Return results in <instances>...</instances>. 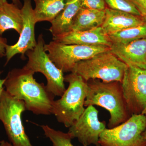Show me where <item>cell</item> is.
I'll list each match as a JSON object with an SVG mask.
<instances>
[{
	"label": "cell",
	"mask_w": 146,
	"mask_h": 146,
	"mask_svg": "<svg viewBox=\"0 0 146 146\" xmlns=\"http://www.w3.org/2000/svg\"><path fill=\"white\" fill-rule=\"evenodd\" d=\"M35 73L25 67L9 72L4 86L11 96L25 102L26 109L36 115L52 114L54 97L43 83L34 78Z\"/></svg>",
	"instance_id": "6da1fadb"
},
{
	"label": "cell",
	"mask_w": 146,
	"mask_h": 146,
	"mask_svg": "<svg viewBox=\"0 0 146 146\" xmlns=\"http://www.w3.org/2000/svg\"><path fill=\"white\" fill-rule=\"evenodd\" d=\"M87 82L88 90L84 106H97L107 110L110 115L109 128L119 125L130 118L121 82H105L99 79L90 80Z\"/></svg>",
	"instance_id": "7a4b0ae2"
},
{
	"label": "cell",
	"mask_w": 146,
	"mask_h": 146,
	"mask_svg": "<svg viewBox=\"0 0 146 146\" xmlns=\"http://www.w3.org/2000/svg\"><path fill=\"white\" fill-rule=\"evenodd\" d=\"M64 80L69 83V86L61 98L54 102L52 114L58 122L69 128L85 109L88 84L81 76L73 72L64 77Z\"/></svg>",
	"instance_id": "3957f363"
},
{
	"label": "cell",
	"mask_w": 146,
	"mask_h": 146,
	"mask_svg": "<svg viewBox=\"0 0 146 146\" xmlns=\"http://www.w3.org/2000/svg\"><path fill=\"white\" fill-rule=\"evenodd\" d=\"M127 67L110 50L76 63L71 72L80 76L86 82L99 79L105 82L121 83Z\"/></svg>",
	"instance_id": "277c9868"
},
{
	"label": "cell",
	"mask_w": 146,
	"mask_h": 146,
	"mask_svg": "<svg viewBox=\"0 0 146 146\" xmlns=\"http://www.w3.org/2000/svg\"><path fill=\"white\" fill-rule=\"evenodd\" d=\"M45 44L43 35L40 34L36 46L26 53L29 60L24 67L35 73L43 74L46 78L47 90L54 96L61 97L66 90L63 72L50 59L45 51Z\"/></svg>",
	"instance_id": "5b68a950"
},
{
	"label": "cell",
	"mask_w": 146,
	"mask_h": 146,
	"mask_svg": "<svg viewBox=\"0 0 146 146\" xmlns=\"http://www.w3.org/2000/svg\"><path fill=\"white\" fill-rule=\"evenodd\" d=\"M26 110L24 101L14 98L4 89L0 98V121L12 146H33L26 133L21 118Z\"/></svg>",
	"instance_id": "8992f818"
},
{
	"label": "cell",
	"mask_w": 146,
	"mask_h": 146,
	"mask_svg": "<svg viewBox=\"0 0 146 146\" xmlns=\"http://www.w3.org/2000/svg\"><path fill=\"white\" fill-rule=\"evenodd\" d=\"M146 128V117L132 115L125 122L106 128L100 135V146H146L143 133Z\"/></svg>",
	"instance_id": "52a82bcc"
},
{
	"label": "cell",
	"mask_w": 146,
	"mask_h": 146,
	"mask_svg": "<svg viewBox=\"0 0 146 146\" xmlns=\"http://www.w3.org/2000/svg\"><path fill=\"white\" fill-rule=\"evenodd\" d=\"M45 51L58 68L63 72L72 71L76 63L90 59L100 53L110 50L104 46H87L65 44L56 41L45 44Z\"/></svg>",
	"instance_id": "ba28073f"
},
{
	"label": "cell",
	"mask_w": 146,
	"mask_h": 146,
	"mask_svg": "<svg viewBox=\"0 0 146 146\" xmlns=\"http://www.w3.org/2000/svg\"><path fill=\"white\" fill-rule=\"evenodd\" d=\"M121 84L131 116L142 114L146 107V69L128 66Z\"/></svg>",
	"instance_id": "9c48e42d"
},
{
	"label": "cell",
	"mask_w": 146,
	"mask_h": 146,
	"mask_svg": "<svg viewBox=\"0 0 146 146\" xmlns=\"http://www.w3.org/2000/svg\"><path fill=\"white\" fill-rule=\"evenodd\" d=\"M99 112L94 106L85 108L79 118L69 128L68 133L72 139H78L84 146H98L100 135L105 129L106 123L99 119Z\"/></svg>",
	"instance_id": "30bf717a"
},
{
	"label": "cell",
	"mask_w": 146,
	"mask_h": 146,
	"mask_svg": "<svg viewBox=\"0 0 146 146\" xmlns=\"http://www.w3.org/2000/svg\"><path fill=\"white\" fill-rule=\"evenodd\" d=\"M24 5L21 9L23 18V26L20 37L16 44L8 45L6 47L7 65L11 59L18 54H21V58H25V54L29 50L33 49L37 42L35 40V27L36 23L35 18L34 9L31 5V0H24Z\"/></svg>",
	"instance_id": "8fae6325"
},
{
	"label": "cell",
	"mask_w": 146,
	"mask_h": 146,
	"mask_svg": "<svg viewBox=\"0 0 146 146\" xmlns=\"http://www.w3.org/2000/svg\"><path fill=\"white\" fill-rule=\"evenodd\" d=\"M110 51L127 66L146 69V38L128 44H113Z\"/></svg>",
	"instance_id": "7c38bea8"
},
{
	"label": "cell",
	"mask_w": 146,
	"mask_h": 146,
	"mask_svg": "<svg viewBox=\"0 0 146 146\" xmlns=\"http://www.w3.org/2000/svg\"><path fill=\"white\" fill-rule=\"evenodd\" d=\"M53 41L65 44L110 47L112 42L101 27L83 31H71L63 35L53 36Z\"/></svg>",
	"instance_id": "4fadbf2b"
},
{
	"label": "cell",
	"mask_w": 146,
	"mask_h": 146,
	"mask_svg": "<svg viewBox=\"0 0 146 146\" xmlns=\"http://www.w3.org/2000/svg\"><path fill=\"white\" fill-rule=\"evenodd\" d=\"M105 18L101 26L105 33L110 35L145 23L141 16L108 7L105 9Z\"/></svg>",
	"instance_id": "5bb4252c"
},
{
	"label": "cell",
	"mask_w": 146,
	"mask_h": 146,
	"mask_svg": "<svg viewBox=\"0 0 146 146\" xmlns=\"http://www.w3.org/2000/svg\"><path fill=\"white\" fill-rule=\"evenodd\" d=\"M79 0H69L65 8L51 22L49 29L53 36L63 35L72 31L73 21L81 8Z\"/></svg>",
	"instance_id": "9a60e30c"
},
{
	"label": "cell",
	"mask_w": 146,
	"mask_h": 146,
	"mask_svg": "<svg viewBox=\"0 0 146 146\" xmlns=\"http://www.w3.org/2000/svg\"><path fill=\"white\" fill-rule=\"evenodd\" d=\"M105 18V10L81 7L74 18L71 31H85L101 27Z\"/></svg>",
	"instance_id": "2e32d148"
},
{
	"label": "cell",
	"mask_w": 146,
	"mask_h": 146,
	"mask_svg": "<svg viewBox=\"0 0 146 146\" xmlns=\"http://www.w3.org/2000/svg\"><path fill=\"white\" fill-rule=\"evenodd\" d=\"M23 26L21 9L17 5L7 1L0 4V36L8 30L13 29L20 34Z\"/></svg>",
	"instance_id": "e0dca14e"
},
{
	"label": "cell",
	"mask_w": 146,
	"mask_h": 146,
	"mask_svg": "<svg viewBox=\"0 0 146 146\" xmlns=\"http://www.w3.org/2000/svg\"><path fill=\"white\" fill-rule=\"evenodd\" d=\"M69 0H34L35 18L36 23L52 22L65 8Z\"/></svg>",
	"instance_id": "ac0fdd59"
},
{
	"label": "cell",
	"mask_w": 146,
	"mask_h": 146,
	"mask_svg": "<svg viewBox=\"0 0 146 146\" xmlns=\"http://www.w3.org/2000/svg\"><path fill=\"white\" fill-rule=\"evenodd\" d=\"M113 44H128L133 41L146 38V23L108 35Z\"/></svg>",
	"instance_id": "d6986e66"
},
{
	"label": "cell",
	"mask_w": 146,
	"mask_h": 146,
	"mask_svg": "<svg viewBox=\"0 0 146 146\" xmlns=\"http://www.w3.org/2000/svg\"><path fill=\"white\" fill-rule=\"evenodd\" d=\"M41 127L45 136L49 139L53 146H74L72 143V138L68 132L65 133L55 130L48 125H42Z\"/></svg>",
	"instance_id": "ffe728a7"
},
{
	"label": "cell",
	"mask_w": 146,
	"mask_h": 146,
	"mask_svg": "<svg viewBox=\"0 0 146 146\" xmlns=\"http://www.w3.org/2000/svg\"><path fill=\"white\" fill-rule=\"evenodd\" d=\"M108 8L120 11L138 16H140L135 6L130 0H104Z\"/></svg>",
	"instance_id": "44dd1931"
},
{
	"label": "cell",
	"mask_w": 146,
	"mask_h": 146,
	"mask_svg": "<svg viewBox=\"0 0 146 146\" xmlns=\"http://www.w3.org/2000/svg\"><path fill=\"white\" fill-rule=\"evenodd\" d=\"M82 7L104 10L106 5L104 0H79Z\"/></svg>",
	"instance_id": "7402d4cb"
},
{
	"label": "cell",
	"mask_w": 146,
	"mask_h": 146,
	"mask_svg": "<svg viewBox=\"0 0 146 146\" xmlns=\"http://www.w3.org/2000/svg\"><path fill=\"white\" fill-rule=\"evenodd\" d=\"M140 14L141 18L146 22V0H130Z\"/></svg>",
	"instance_id": "603a6c76"
},
{
	"label": "cell",
	"mask_w": 146,
	"mask_h": 146,
	"mask_svg": "<svg viewBox=\"0 0 146 146\" xmlns=\"http://www.w3.org/2000/svg\"><path fill=\"white\" fill-rule=\"evenodd\" d=\"M7 45L6 38L0 36V58L5 56V49Z\"/></svg>",
	"instance_id": "cb8c5ba5"
},
{
	"label": "cell",
	"mask_w": 146,
	"mask_h": 146,
	"mask_svg": "<svg viewBox=\"0 0 146 146\" xmlns=\"http://www.w3.org/2000/svg\"><path fill=\"white\" fill-rule=\"evenodd\" d=\"M1 71L0 70V76H1ZM5 81V79H1V77H0V98H1V95L3 91L5 89L4 86V83Z\"/></svg>",
	"instance_id": "d4e9b609"
},
{
	"label": "cell",
	"mask_w": 146,
	"mask_h": 146,
	"mask_svg": "<svg viewBox=\"0 0 146 146\" xmlns=\"http://www.w3.org/2000/svg\"><path fill=\"white\" fill-rule=\"evenodd\" d=\"M13 3L17 5H21V3L20 0H11ZM7 0H0V4L4 2L7 1Z\"/></svg>",
	"instance_id": "484cf974"
},
{
	"label": "cell",
	"mask_w": 146,
	"mask_h": 146,
	"mask_svg": "<svg viewBox=\"0 0 146 146\" xmlns=\"http://www.w3.org/2000/svg\"><path fill=\"white\" fill-rule=\"evenodd\" d=\"M0 146H12L10 143L7 141L2 140L0 141Z\"/></svg>",
	"instance_id": "4316f807"
},
{
	"label": "cell",
	"mask_w": 146,
	"mask_h": 146,
	"mask_svg": "<svg viewBox=\"0 0 146 146\" xmlns=\"http://www.w3.org/2000/svg\"><path fill=\"white\" fill-rule=\"evenodd\" d=\"M143 136L144 138L146 140V128L145 129L144 131V132H143Z\"/></svg>",
	"instance_id": "83f0119b"
},
{
	"label": "cell",
	"mask_w": 146,
	"mask_h": 146,
	"mask_svg": "<svg viewBox=\"0 0 146 146\" xmlns=\"http://www.w3.org/2000/svg\"><path fill=\"white\" fill-rule=\"evenodd\" d=\"M142 114L145 115V116L146 117V107H145V109L144 110L143 112H142Z\"/></svg>",
	"instance_id": "f1b7e54d"
}]
</instances>
